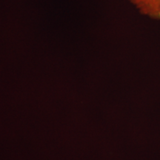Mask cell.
<instances>
[{
	"label": "cell",
	"mask_w": 160,
	"mask_h": 160,
	"mask_svg": "<svg viewBox=\"0 0 160 160\" xmlns=\"http://www.w3.org/2000/svg\"><path fill=\"white\" fill-rule=\"evenodd\" d=\"M142 15L160 20V0H128Z\"/></svg>",
	"instance_id": "1"
}]
</instances>
